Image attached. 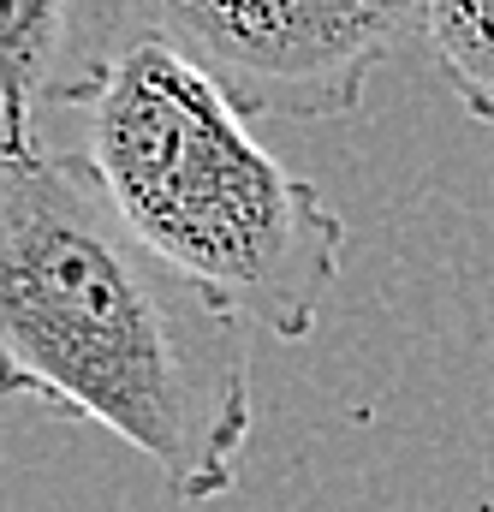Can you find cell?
Returning a JSON list of instances; mask_svg holds the SVG:
<instances>
[{
    "instance_id": "obj_1",
    "label": "cell",
    "mask_w": 494,
    "mask_h": 512,
    "mask_svg": "<svg viewBox=\"0 0 494 512\" xmlns=\"http://www.w3.org/2000/svg\"><path fill=\"white\" fill-rule=\"evenodd\" d=\"M0 393L120 435L185 507L239 489L256 429L245 316L54 149L0 155Z\"/></svg>"
},
{
    "instance_id": "obj_2",
    "label": "cell",
    "mask_w": 494,
    "mask_h": 512,
    "mask_svg": "<svg viewBox=\"0 0 494 512\" xmlns=\"http://www.w3.org/2000/svg\"><path fill=\"white\" fill-rule=\"evenodd\" d=\"M84 167L114 215L179 274L274 340H310L340 274L346 221L274 161L233 96L137 30L84 102Z\"/></svg>"
},
{
    "instance_id": "obj_3",
    "label": "cell",
    "mask_w": 494,
    "mask_h": 512,
    "mask_svg": "<svg viewBox=\"0 0 494 512\" xmlns=\"http://www.w3.org/2000/svg\"><path fill=\"white\" fill-rule=\"evenodd\" d=\"M137 30L209 72L239 114L346 120L423 0H131Z\"/></svg>"
},
{
    "instance_id": "obj_4",
    "label": "cell",
    "mask_w": 494,
    "mask_h": 512,
    "mask_svg": "<svg viewBox=\"0 0 494 512\" xmlns=\"http://www.w3.org/2000/svg\"><path fill=\"white\" fill-rule=\"evenodd\" d=\"M131 36V0H0V155H36L42 108H84Z\"/></svg>"
},
{
    "instance_id": "obj_5",
    "label": "cell",
    "mask_w": 494,
    "mask_h": 512,
    "mask_svg": "<svg viewBox=\"0 0 494 512\" xmlns=\"http://www.w3.org/2000/svg\"><path fill=\"white\" fill-rule=\"evenodd\" d=\"M423 42L465 114L494 126V0H423Z\"/></svg>"
}]
</instances>
